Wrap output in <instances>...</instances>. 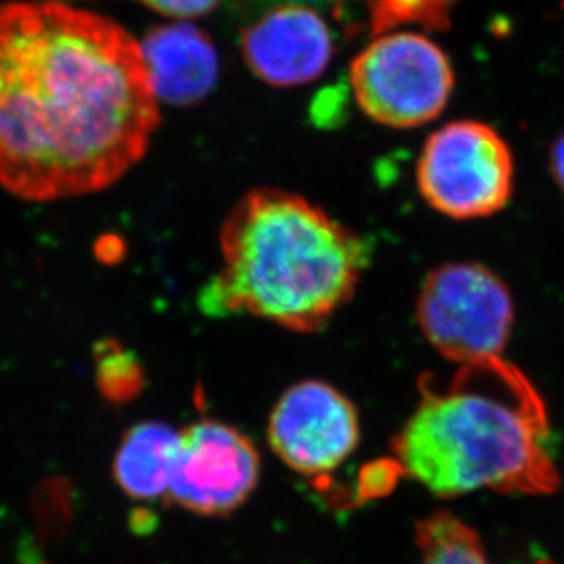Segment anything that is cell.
<instances>
[{
  "mask_svg": "<svg viewBox=\"0 0 564 564\" xmlns=\"http://www.w3.org/2000/svg\"><path fill=\"white\" fill-rule=\"evenodd\" d=\"M141 43L57 0L0 4V188L48 203L107 191L160 124Z\"/></svg>",
  "mask_w": 564,
  "mask_h": 564,
  "instance_id": "obj_1",
  "label": "cell"
},
{
  "mask_svg": "<svg viewBox=\"0 0 564 564\" xmlns=\"http://www.w3.org/2000/svg\"><path fill=\"white\" fill-rule=\"evenodd\" d=\"M391 452L405 477L437 497L550 496L561 486L543 397L502 357L460 366L447 383L422 378Z\"/></svg>",
  "mask_w": 564,
  "mask_h": 564,
  "instance_id": "obj_2",
  "label": "cell"
},
{
  "mask_svg": "<svg viewBox=\"0 0 564 564\" xmlns=\"http://www.w3.org/2000/svg\"><path fill=\"white\" fill-rule=\"evenodd\" d=\"M224 265L203 288L210 316L249 314L294 333L324 329L352 299L369 249L305 197L254 188L219 230Z\"/></svg>",
  "mask_w": 564,
  "mask_h": 564,
  "instance_id": "obj_3",
  "label": "cell"
},
{
  "mask_svg": "<svg viewBox=\"0 0 564 564\" xmlns=\"http://www.w3.org/2000/svg\"><path fill=\"white\" fill-rule=\"evenodd\" d=\"M416 319L442 357L458 364L501 358L513 329V300L496 272L480 263H446L422 283Z\"/></svg>",
  "mask_w": 564,
  "mask_h": 564,
  "instance_id": "obj_4",
  "label": "cell"
},
{
  "mask_svg": "<svg viewBox=\"0 0 564 564\" xmlns=\"http://www.w3.org/2000/svg\"><path fill=\"white\" fill-rule=\"evenodd\" d=\"M352 96L375 123L415 128L446 108L455 75L437 44L415 32L378 35L351 63Z\"/></svg>",
  "mask_w": 564,
  "mask_h": 564,
  "instance_id": "obj_5",
  "label": "cell"
},
{
  "mask_svg": "<svg viewBox=\"0 0 564 564\" xmlns=\"http://www.w3.org/2000/svg\"><path fill=\"white\" fill-rule=\"evenodd\" d=\"M513 177V155L501 133L469 119L432 133L416 165L424 202L453 219L486 218L502 210Z\"/></svg>",
  "mask_w": 564,
  "mask_h": 564,
  "instance_id": "obj_6",
  "label": "cell"
},
{
  "mask_svg": "<svg viewBox=\"0 0 564 564\" xmlns=\"http://www.w3.org/2000/svg\"><path fill=\"white\" fill-rule=\"evenodd\" d=\"M267 441L288 468L319 479L340 468L360 442L358 411L346 394L322 380H302L278 399Z\"/></svg>",
  "mask_w": 564,
  "mask_h": 564,
  "instance_id": "obj_7",
  "label": "cell"
},
{
  "mask_svg": "<svg viewBox=\"0 0 564 564\" xmlns=\"http://www.w3.org/2000/svg\"><path fill=\"white\" fill-rule=\"evenodd\" d=\"M260 455L251 438L218 421H197L180 437L169 499L197 516H225L252 496Z\"/></svg>",
  "mask_w": 564,
  "mask_h": 564,
  "instance_id": "obj_8",
  "label": "cell"
},
{
  "mask_svg": "<svg viewBox=\"0 0 564 564\" xmlns=\"http://www.w3.org/2000/svg\"><path fill=\"white\" fill-rule=\"evenodd\" d=\"M241 54L263 83L278 88L318 79L335 55V37L316 8L272 6L241 32Z\"/></svg>",
  "mask_w": 564,
  "mask_h": 564,
  "instance_id": "obj_9",
  "label": "cell"
},
{
  "mask_svg": "<svg viewBox=\"0 0 564 564\" xmlns=\"http://www.w3.org/2000/svg\"><path fill=\"white\" fill-rule=\"evenodd\" d=\"M141 48L160 101L196 105L218 83V52L207 33L187 21L152 28Z\"/></svg>",
  "mask_w": 564,
  "mask_h": 564,
  "instance_id": "obj_10",
  "label": "cell"
},
{
  "mask_svg": "<svg viewBox=\"0 0 564 564\" xmlns=\"http://www.w3.org/2000/svg\"><path fill=\"white\" fill-rule=\"evenodd\" d=\"M182 432L165 422H139L128 430L113 458L119 488L138 501L169 497Z\"/></svg>",
  "mask_w": 564,
  "mask_h": 564,
  "instance_id": "obj_11",
  "label": "cell"
},
{
  "mask_svg": "<svg viewBox=\"0 0 564 564\" xmlns=\"http://www.w3.org/2000/svg\"><path fill=\"white\" fill-rule=\"evenodd\" d=\"M415 541L421 564H491L479 533L449 511H435L422 519L416 524Z\"/></svg>",
  "mask_w": 564,
  "mask_h": 564,
  "instance_id": "obj_12",
  "label": "cell"
},
{
  "mask_svg": "<svg viewBox=\"0 0 564 564\" xmlns=\"http://www.w3.org/2000/svg\"><path fill=\"white\" fill-rule=\"evenodd\" d=\"M457 0H368L369 26L373 37L397 28L447 30Z\"/></svg>",
  "mask_w": 564,
  "mask_h": 564,
  "instance_id": "obj_13",
  "label": "cell"
},
{
  "mask_svg": "<svg viewBox=\"0 0 564 564\" xmlns=\"http://www.w3.org/2000/svg\"><path fill=\"white\" fill-rule=\"evenodd\" d=\"M99 378L107 393H112L116 399L121 394L132 393L138 386L139 366L133 362L132 355L121 347L112 344V347H102L99 355Z\"/></svg>",
  "mask_w": 564,
  "mask_h": 564,
  "instance_id": "obj_14",
  "label": "cell"
},
{
  "mask_svg": "<svg viewBox=\"0 0 564 564\" xmlns=\"http://www.w3.org/2000/svg\"><path fill=\"white\" fill-rule=\"evenodd\" d=\"M150 10L161 15L174 17L177 21H188L196 17L208 15L218 8L221 0H141Z\"/></svg>",
  "mask_w": 564,
  "mask_h": 564,
  "instance_id": "obj_15",
  "label": "cell"
},
{
  "mask_svg": "<svg viewBox=\"0 0 564 564\" xmlns=\"http://www.w3.org/2000/svg\"><path fill=\"white\" fill-rule=\"evenodd\" d=\"M550 163H552V176H554V182L557 183V187L564 192V132L561 133L554 147H552Z\"/></svg>",
  "mask_w": 564,
  "mask_h": 564,
  "instance_id": "obj_16",
  "label": "cell"
},
{
  "mask_svg": "<svg viewBox=\"0 0 564 564\" xmlns=\"http://www.w3.org/2000/svg\"><path fill=\"white\" fill-rule=\"evenodd\" d=\"M252 2H256V4L267 6V8L280 4H302L311 6V8H318V6L333 4L336 0H252Z\"/></svg>",
  "mask_w": 564,
  "mask_h": 564,
  "instance_id": "obj_17",
  "label": "cell"
},
{
  "mask_svg": "<svg viewBox=\"0 0 564 564\" xmlns=\"http://www.w3.org/2000/svg\"><path fill=\"white\" fill-rule=\"evenodd\" d=\"M57 2H68L69 4V0H57Z\"/></svg>",
  "mask_w": 564,
  "mask_h": 564,
  "instance_id": "obj_18",
  "label": "cell"
}]
</instances>
